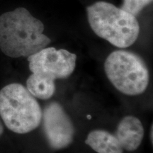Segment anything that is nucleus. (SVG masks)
<instances>
[{
  "instance_id": "obj_1",
  "label": "nucleus",
  "mask_w": 153,
  "mask_h": 153,
  "mask_svg": "<svg viewBox=\"0 0 153 153\" xmlns=\"http://www.w3.org/2000/svg\"><path fill=\"white\" fill-rule=\"evenodd\" d=\"M44 25L27 9L19 7L0 16V49L10 57H29L51 43Z\"/></svg>"
},
{
  "instance_id": "obj_2",
  "label": "nucleus",
  "mask_w": 153,
  "mask_h": 153,
  "mask_svg": "<svg viewBox=\"0 0 153 153\" xmlns=\"http://www.w3.org/2000/svg\"><path fill=\"white\" fill-rule=\"evenodd\" d=\"M91 29L99 37L114 46L126 48L136 41L140 25L135 16L106 1H98L87 7Z\"/></svg>"
},
{
  "instance_id": "obj_3",
  "label": "nucleus",
  "mask_w": 153,
  "mask_h": 153,
  "mask_svg": "<svg viewBox=\"0 0 153 153\" xmlns=\"http://www.w3.org/2000/svg\"><path fill=\"white\" fill-rule=\"evenodd\" d=\"M42 112L36 99L24 85L11 83L0 90V116L11 131H33L41 123Z\"/></svg>"
},
{
  "instance_id": "obj_4",
  "label": "nucleus",
  "mask_w": 153,
  "mask_h": 153,
  "mask_svg": "<svg viewBox=\"0 0 153 153\" xmlns=\"http://www.w3.org/2000/svg\"><path fill=\"white\" fill-rule=\"evenodd\" d=\"M104 70L111 83L124 94H141L148 87L150 73L146 63L133 52H112L105 60Z\"/></svg>"
},
{
  "instance_id": "obj_5",
  "label": "nucleus",
  "mask_w": 153,
  "mask_h": 153,
  "mask_svg": "<svg viewBox=\"0 0 153 153\" xmlns=\"http://www.w3.org/2000/svg\"><path fill=\"white\" fill-rule=\"evenodd\" d=\"M28 61L32 73L55 80L71 75L76 67V55L65 49L45 47L28 57Z\"/></svg>"
},
{
  "instance_id": "obj_6",
  "label": "nucleus",
  "mask_w": 153,
  "mask_h": 153,
  "mask_svg": "<svg viewBox=\"0 0 153 153\" xmlns=\"http://www.w3.org/2000/svg\"><path fill=\"white\" fill-rule=\"evenodd\" d=\"M41 121L47 142L53 150H62L72 143L75 130L60 104L53 101L47 104L42 112Z\"/></svg>"
},
{
  "instance_id": "obj_7",
  "label": "nucleus",
  "mask_w": 153,
  "mask_h": 153,
  "mask_svg": "<svg viewBox=\"0 0 153 153\" xmlns=\"http://www.w3.org/2000/svg\"><path fill=\"white\" fill-rule=\"evenodd\" d=\"M144 133V127L140 119L133 116H127L118 123L114 135L123 150L132 152L141 145Z\"/></svg>"
},
{
  "instance_id": "obj_8",
  "label": "nucleus",
  "mask_w": 153,
  "mask_h": 153,
  "mask_svg": "<svg viewBox=\"0 0 153 153\" xmlns=\"http://www.w3.org/2000/svg\"><path fill=\"white\" fill-rule=\"evenodd\" d=\"M85 143L97 153H123V149L116 135L105 130L91 131Z\"/></svg>"
},
{
  "instance_id": "obj_9",
  "label": "nucleus",
  "mask_w": 153,
  "mask_h": 153,
  "mask_svg": "<svg viewBox=\"0 0 153 153\" xmlns=\"http://www.w3.org/2000/svg\"><path fill=\"white\" fill-rule=\"evenodd\" d=\"M26 88L35 98L46 100L54 95L55 80L42 74L32 73L26 80Z\"/></svg>"
},
{
  "instance_id": "obj_10",
  "label": "nucleus",
  "mask_w": 153,
  "mask_h": 153,
  "mask_svg": "<svg viewBox=\"0 0 153 153\" xmlns=\"http://www.w3.org/2000/svg\"><path fill=\"white\" fill-rule=\"evenodd\" d=\"M152 0H123L121 9L136 16Z\"/></svg>"
},
{
  "instance_id": "obj_11",
  "label": "nucleus",
  "mask_w": 153,
  "mask_h": 153,
  "mask_svg": "<svg viewBox=\"0 0 153 153\" xmlns=\"http://www.w3.org/2000/svg\"><path fill=\"white\" fill-rule=\"evenodd\" d=\"M4 133V126H3V124L1 123V120H0V136H1V135H2Z\"/></svg>"
},
{
  "instance_id": "obj_12",
  "label": "nucleus",
  "mask_w": 153,
  "mask_h": 153,
  "mask_svg": "<svg viewBox=\"0 0 153 153\" xmlns=\"http://www.w3.org/2000/svg\"><path fill=\"white\" fill-rule=\"evenodd\" d=\"M152 129H153V126L152 125H151V128H150V138L151 140V143L152 144V141H153V138H152Z\"/></svg>"
}]
</instances>
